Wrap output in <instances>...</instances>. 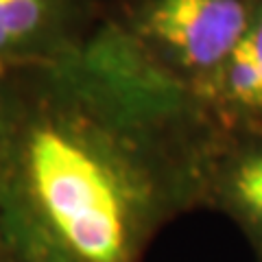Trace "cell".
I'll return each mask as SVG.
<instances>
[{
    "label": "cell",
    "mask_w": 262,
    "mask_h": 262,
    "mask_svg": "<svg viewBox=\"0 0 262 262\" xmlns=\"http://www.w3.org/2000/svg\"><path fill=\"white\" fill-rule=\"evenodd\" d=\"M192 98L214 134H262V0L234 51Z\"/></svg>",
    "instance_id": "obj_5"
},
{
    "label": "cell",
    "mask_w": 262,
    "mask_h": 262,
    "mask_svg": "<svg viewBox=\"0 0 262 262\" xmlns=\"http://www.w3.org/2000/svg\"><path fill=\"white\" fill-rule=\"evenodd\" d=\"M256 0H103L101 24L146 68L192 94L243 37Z\"/></svg>",
    "instance_id": "obj_2"
},
{
    "label": "cell",
    "mask_w": 262,
    "mask_h": 262,
    "mask_svg": "<svg viewBox=\"0 0 262 262\" xmlns=\"http://www.w3.org/2000/svg\"><path fill=\"white\" fill-rule=\"evenodd\" d=\"M103 0H0V75L77 55L101 22Z\"/></svg>",
    "instance_id": "obj_3"
},
{
    "label": "cell",
    "mask_w": 262,
    "mask_h": 262,
    "mask_svg": "<svg viewBox=\"0 0 262 262\" xmlns=\"http://www.w3.org/2000/svg\"><path fill=\"white\" fill-rule=\"evenodd\" d=\"M0 262H11L9 251L5 247V241H3V232H0Z\"/></svg>",
    "instance_id": "obj_7"
},
{
    "label": "cell",
    "mask_w": 262,
    "mask_h": 262,
    "mask_svg": "<svg viewBox=\"0 0 262 262\" xmlns=\"http://www.w3.org/2000/svg\"><path fill=\"white\" fill-rule=\"evenodd\" d=\"M5 83L7 77L0 75V125H3V112H5Z\"/></svg>",
    "instance_id": "obj_6"
},
{
    "label": "cell",
    "mask_w": 262,
    "mask_h": 262,
    "mask_svg": "<svg viewBox=\"0 0 262 262\" xmlns=\"http://www.w3.org/2000/svg\"><path fill=\"white\" fill-rule=\"evenodd\" d=\"M214 131L98 22L77 55L7 75L0 232L11 262H142L201 210Z\"/></svg>",
    "instance_id": "obj_1"
},
{
    "label": "cell",
    "mask_w": 262,
    "mask_h": 262,
    "mask_svg": "<svg viewBox=\"0 0 262 262\" xmlns=\"http://www.w3.org/2000/svg\"><path fill=\"white\" fill-rule=\"evenodd\" d=\"M201 210L225 214L262 262V134H214Z\"/></svg>",
    "instance_id": "obj_4"
}]
</instances>
